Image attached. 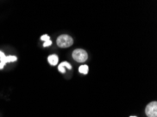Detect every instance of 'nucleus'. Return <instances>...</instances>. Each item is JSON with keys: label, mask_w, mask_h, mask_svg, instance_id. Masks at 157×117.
I'll return each instance as SVG.
<instances>
[{"label": "nucleus", "mask_w": 157, "mask_h": 117, "mask_svg": "<svg viewBox=\"0 0 157 117\" xmlns=\"http://www.w3.org/2000/svg\"><path fill=\"white\" fill-rule=\"evenodd\" d=\"M56 44L60 48H68L72 46L73 44V39L69 35H62L57 38Z\"/></svg>", "instance_id": "f257e3e1"}, {"label": "nucleus", "mask_w": 157, "mask_h": 117, "mask_svg": "<svg viewBox=\"0 0 157 117\" xmlns=\"http://www.w3.org/2000/svg\"><path fill=\"white\" fill-rule=\"evenodd\" d=\"M73 58L75 60V61L78 62V63H84L87 60L88 56L87 52L85 50L81 49H75L74 51L73 52L72 54Z\"/></svg>", "instance_id": "f03ea898"}, {"label": "nucleus", "mask_w": 157, "mask_h": 117, "mask_svg": "<svg viewBox=\"0 0 157 117\" xmlns=\"http://www.w3.org/2000/svg\"><path fill=\"white\" fill-rule=\"evenodd\" d=\"M145 114L148 117H157V102L156 101L147 104L145 109Z\"/></svg>", "instance_id": "7ed1b4c3"}, {"label": "nucleus", "mask_w": 157, "mask_h": 117, "mask_svg": "<svg viewBox=\"0 0 157 117\" xmlns=\"http://www.w3.org/2000/svg\"><path fill=\"white\" fill-rule=\"evenodd\" d=\"M17 60V58L13 56H6L3 52L0 51V70H2L7 63L10 62H15Z\"/></svg>", "instance_id": "20e7f679"}, {"label": "nucleus", "mask_w": 157, "mask_h": 117, "mask_svg": "<svg viewBox=\"0 0 157 117\" xmlns=\"http://www.w3.org/2000/svg\"><path fill=\"white\" fill-rule=\"evenodd\" d=\"M65 67H66V68H67L68 70H71V69H72V66L71 65L70 63H68V62H63V63H61L59 65V68H58L59 71L61 73H65L66 70L64 69Z\"/></svg>", "instance_id": "39448f33"}, {"label": "nucleus", "mask_w": 157, "mask_h": 117, "mask_svg": "<svg viewBox=\"0 0 157 117\" xmlns=\"http://www.w3.org/2000/svg\"><path fill=\"white\" fill-rule=\"evenodd\" d=\"M48 62L49 63V64H51V65H53V66L56 65V64H58V62H59L58 56H57L55 54L51 55V56H49L48 57Z\"/></svg>", "instance_id": "423d86ee"}, {"label": "nucleus", "mask_w": 157, "mask_h": 117, "mask_svg": "<svg viewBox=\"0 0 157 117\" xmlns=\"http://www.w3.org/2000/svg\"><path fill=\"white\" fill-rule=\"evenodd\" d=\"M78 70L80 73L84 74V75H87L88 73V70H89V68H88L87 65H81L78 69Z\"/></svg>", "instance_id": "0eeeda50"}, {"label": "nucleus", "mask_w": 157, "mask_h": 117, "mask_svg": "<svg viewBox=\"0 0 157 117\" xmlns=\"http://www.w3.org/2000/svg\"><path fill=\"white\" fill-rule=\"evenodd\" d=\"M41 40L44 42L49 41V40H50V37H49V36H48L47 35H44L41 37Z\"/></svg>", "instance_id": "6e6552de"}, {"label": "nucleus", "mask_w": 157, "mask_h": 117, "mask_svg": "<svg viewBox=\"0 0 157 117\" xmlns=\"http://www.w3.org/2000/svg\"><path fill=\"white\" fill-rule=\"evenodd\" d=\"M52 44V42L51 40H49V41H47V42H44V44H43V46L44 47H47V46H50V45Z\"/></svg>", "instance_id": "1a4fd4ad"}, {"label": "nucleus", "mask_w": 157, "mask_h": 117, "mask_svg": "<svg viewBox=\"0 0 157 117\" xmlns=\"http://www.w3.org/2000/svg\"><path fill=\"white\" fill-rule=\"evenodd\" d=\"M130 117H137V116H130Z\"/></svg>", "instance_id": "9d476101"}]
</instances>
